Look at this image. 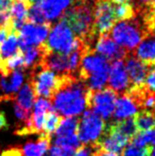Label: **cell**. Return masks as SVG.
Returning a JSON list of instances; mask_svg holds the SVG:
<instances>
[{
    "label": "cell",
    "mask_w": 155,
    "mask_h": 156,
    "mask_svg": "<svg viewBox=\"0 0 155 156\" xmlns=\"http://www.w3.org/2000/svg\"><path fill=\"white\" fill-rule=\"evenodd\" d=\"M129 139L118 131L113 124H110L106 126L103 135L97 142V146L99 149L106 151L108 153H112L115 155H119L128 144Z\"/></svg>",
    "instance_id": "30bf717a"
},
{
    "label": "cell",
    "mask_w": 155,
    "mask_h": 156,
    "mask_svg": "<svg viewBox=\"0 0 155 156\" xmlns=\"http://www.w3.org/2000/svg\"><path fill=\"white\" fill-rule=\"evenodd\" d=\"M48 149H50V152H48L50 156H73L75 152V150L72 148L55 145V144L51 146Z\"/></svg>",
    "instance_id": "f546056e"
},
{
    "label": "cell",
    "mask_w": 155,
    "mask_h": 156,
    "mask_svg": "<svg viewBox=\"0 0 155 156\" xmlns=\"http://www.w3.org/2000/svg\"><path fill=\"white\" fill-rule=\"evenodd\" d=\"M1 156H23L21 152V148L19 147H12L1 153Z\"/></svg>",
    "instance_id": "836d02e7"
},
{
    "label": "cell",
    "mask_w": 155,
    "mask_h": 156,
    "mask_svg": "<svg viewBox=\"0 0 155 156\" xmlns=\"http://www.w3.org/2000/svg\"><path fill=\"white\" fill-rule=\"evenodd\" d=\"M148 147H141L132 142L122 151V156H148Z\"/></svg>",
    "instance_id": "f1b7e54d"
},
{
    "label": "cell",
    "mask_w": 155,
    "mask_h": 156,
    "mask_svg": "<svg viewBox=\"0 0 155 156\" xmlns=\"http://www.w3.org/2000/svg\"><path fill=\"white\" fill-rule=\"evenodd\" d=\"M90 90L83 81L76 76L63 75L59 88L51 97V102L55 111L65 117L82 114L89 104Z\"/></svg>",
    "instance_id": "6da1fadb"
},
{
    "label": "cell",
    "mask_w": 155,
    "mask_h": 156,
    "mask_svg": "<svg viewBox=\"0 0 155 156\" xmlns=\"http://www.w3.org/2000/svg\"><path fill=\"white\" fill-rule=\"evenodd\" d=\"M95 52L107 60H119L125 56V50L121 48L112 38L105 34L101 35L95 44Z\"/></svg>",
    "instance_id": "4fadbf2b"
},
{
    "label": "cell",
    "mask_w": 155,
    "mask_h": 156,
    "mask_svg": "<svg viewBox=\"0 0 155 156\" xmlns=\"http://www.w3.org/2000/svg\"><path fill=\"white\" fill-rule=\"evenodd\" d=\"M108 82L110 88L116 93L125 92L126 90H129V77L125 62L122 59L114 60L112 64L109 65Z\"/></svg>",
    "instance_id": "7c38bea8"
},
{
    "label": "cell",
    "mask_w": 155,
    "mask_h": 156,
    "mask_svg": "<svg viewBox=\"0 0 155 156\" xmlns=\"http://www.w3.org/2000/svg\"><path fill=\"white\" fill-rule=\"evenodd\" d=\"M111 2H114V3H117V4H121V3H126L129 0H110Z\"/></svg>",
    "instance_id": "ab89813d"
},
{
    "label": "cell",
    "mask_w": 155,
    "mask_h": 156,
    "mask_svg": "<svg viewBox=\"0 0 155 156\" xmlns=\"http://www.w3.org/2000/svg\"><path fill=\"white\" fill-rule=\"evenodd\" d=\"M116 101L117 93L111 88L101 89L98 91L90 90L88 108H91L103 120H108L114 114Z\"/></svg>",
    "instance_id": "52a82bcc"
},
{
    "label": "cell",
    "mask_w": 155,
    "mask_h": 156,
    "mask_svg": "<svg viewBox=\"0 0 155 156\" xmlns=\"http://www.w3.org/2000/svg\"><path fill=\"white\" fill-rule=\"evenodd\" d=\"M30 3L27 0H14L10 7V14L14 31L18 33L19 29L25 21L27 22V15L30 8Z\"/></svg>",
    "instance_id": "d6986e66"
},
{
    "label": "cell",
    "mask_w": 155,
    "mask_h": 156,
    "mask_svg": "<svg viewBox=\"0 0 155 156\" xmlns=\"http://www.w3.org/2000/svg\"><path fill=\"white\" fill-rule=\"evenodd\" d=\"M107 69H109L108 60L90 48L85 51L82 56L78 72H77V77L79 80L84 82L88 76L94 73L107 70Z\"/></svg>",
    "instance_id": "8fae6325"
},
{
    "label": "cell",
    "mask_w": 155,
    "mask_h": 156,
    "mask_svg": "<svg viewBox=\"0 0 155 156\" xmlns=\"http://www.w3.org/2000/svg\"><path fill=\"white\" fill-rule=\"evenodd\" d=\"M12 0H0V10H10Z\"/></svg>",
    "instance_id": "d590c367"
},
{
    "label": "cell",
    "mask_w": 155,
    "mask_h": 156,
    "mask_svg": "<svg viewBox=\"0 0 155 156\" xmlns=\"http://www.w3.org/2000/svg\"><path fill=\"white\" fill-rule=\"evenodd\" d=\"M8 129V122L7 119L5 117V114L3 112H0V129Z\"/></svg>",
    "instance_id": "e575fe53"
},
{
    "label": "cell",
    "mask_w": 155,
    "mask_h": 156,
    "mask_svg": "<svg viewBox=\"0 0 155 156\" xmlns=\"http://www.w3.org/2000/svg\"><path fill=\"white\" fill-rule=\"evenodd\" d=\"M133 120L137 130H139L140 133L151 129L155 126V116L151 111H142L136 115Z\"/></svg>",
    "instance_id": "d4e9b609"
},
{
    "label": "cell",
    "mask_w": 155,
    "mask_h": 156,
    "mask_svg": "<svg viewBox=\"0 0 155 156\" xmlns=\"http://www.w3.org/2000/svg\"><path fill=\"white\" fill-rule=\"evenodd\" d=\"M19 51V39L18 33L13 32L7 36L5 41L0 44V58L5 60L11 55H15Z\"/></svg>",
    "instance_id": "603a6c76"
},
{
    "label": "cell",
    "mask_w": 155,
    "mask_h": 156,
    "mask_svg": "<svg viewBox=\"0 0 155 156\" xmlns=\"http://www.w3.org/2000/svg\"><path fill=\"white\" fill-rule=\"evenodd\" d=\"M112 124L118 131H120L122 134L129 139L133 137L137 133V129L133 119H128V120L119 121L116 122H112Z\"/></svg>",
    "instance_id": "484cf974"
},
{
    "label": "cell",
    "mask_w": 155,
    "mask_h": 156,
    "mask_svg": "<svg viewBox=\"0 0 155 156\" xmlns=\"http://www.w3.org/2000/svg\"><path fill=\"white\" fill-rule=\"evenodd\" d=\"M51 136L42 133L36 141L28 142L21 148L23 156H43L51 146Z\"/></svg>",
    "instance_id": "e0dca14e"
},
{
    "label": "cell",
    "mask_w": 155,
    "mask_h": 156,
    "mask_svg": "<svg viewBox=\"0 0 155 156\" xmlns=\"http://www.w3.org/2000/svg\"><path fill=\"white\" fill-rule=\"evenodd\" d=\"M138 114V103L129 94L117 98L114 109V117L118 121L132 119Z\"/></svg>",
    "instance_id": "9a60e30c"
},
{
    "label": "cell",
    "mask_w": 155,
    "mask_h": 156,
    "mask_svg": "<svg viewBox=\"0 0 155 156\" xmlns=\"http://www.w3.org/2000/svg\"><path fill=\"white\" fill-rule=\"evenodd\" d=\"M92 156H118V155L112 154V153H108V152H106V151H103V150L98 148V149H96L95 151H94Z\"/></svg>",
    "instance_id": "8d00e7d4"
},
{
    "label": "cell",
    "mask_w": 155,
    "mask_h": 156,
    "mask_svg": "<svg viewBox=\"0 0 155 156\" xmlns=\"http://www.w3.org/2000/svg\"><path fill=\"white\" fill-rule=\"evenodd\" d=\"M143 87L147 90L148 93L155 94V65H152V68L148 70L144 80Z\"/></svg>",
    "instance_id": "4dcf8cb0"
},
{
    "label": "cell",
    "mask_w": 155,
    "mask_h": 156,
    "mask_svg": "<svg viewBox=\"0 0 155 156\" xmlns=\"http://www.w3.org/2000/svg\"><path fill=\"white\" fill-rule=\"evenodd\" d=\"M95 145H83L77 148L73 156H92Z\"/></svg>",
    "instance_id": "1f68e13d"
},
{
    "label": "cell",
    "mask_w": 155,
    "mask_h": 156,
    "mask_svg": "<svg viewBox=\"0 0 155 156\" xmlns=\"http://www.w3.org/2000/svg\"><path fill=\"white\" fill-rule=\"evenodd\" d=\"M77 126H78V120L76 118H62L59 126L55 131V138L69 137L77 134Z\"/></svg>",
    "instance_id": "44dd1931"
},
{
    "label": "cell",
    "mask_w": 155,
    "mask_h": 156,
    "mask_svg": "<svg viewBox=\"0 0 155 156\" xmlns=\"http://www.w3.org/2000/svg\"><path fill=\"white\" fill-rule=\"evenodd\" d=\"M24 82V72L23 70H15L7 76H2L0 81V86L4 92L10 93L17 92Z\"/></svg>",
    "instance_id": "ffe728a7"
},
{
    "label": "cell",
    "mask_w": 155,
    "mask_h": 156,
    "mask_svg": "<svg viewBox=\"0 0 155 156\" xmlns=\"http://www.w3.org/2000/svg\"><path fill=\"white\" fill-rule=\"evenodd\" d=\"M0 60H1V58H0Z\"/></svg>",
    "instance_id": "ee69618b"
},
{
    "label": "cell",
    "mask_w": 155,
    "mask_h": 156,
    "mask_svg": "<svg viewBox=\"0 0 155 156\" xmlns=\"http://www.w3.org/2000/svg\"><path fill=\"white\" fill-rule=\"evenodd\" d=\"M27 1L30 3V5H34V4H37L38 2H40L41 0H27Z\"/></svg>",
    "instance_id": "b9f144b4"
},
{
    "label": "cell",
    "mask_w": 155,
    "mask_h": 156,
    "mask_svg": "<svg viewBox=\"0 0 155 156\" xmlns=\"http://www.w3.org/2000/svg\"><path fill=\"white\" fill-rule=\"evenodd\" d=\"M36 98L37 97L35 95V93L33 91L30 83L28 82L20 90L19 94L14 98V100H16L15 103L19 105L22 109L31 112L32 107L36 101Z\"/></svg>",
    "instance_id": "7402d4cb"
},
{
    "label": "cell",
    "mask_w": 155,
    "mask_h": 156,
    "mask_svg": "<svg viewBox=\"0 0 155 156\" xmlns=\"http://www.w3.org/2000/svg\"><path fill=\"white\" fill-rule=\"evenodd\" d=\"M138 2L144 5H155V0H138Z\"/></svg>",
    "instance_id": "f35d334b"
},
{
    "label": "cell",
    "mask_w": 155,
    "mask_h": 156,
    "mask_svg": "<svg viewBox=\"0 0 155 156\" xmlns=\"http://www.w3.org/2000/svg\"><path fill=\"white\" fill-rule=\"evenodd\" d=\"M112 39L124 50L132 51L142 41V33L136 23L129 20L115 23L111 29Z\"/></svg>",
    "instance_id": "8992f818"
},
{
    "label": "cell",
    "mask_w": 155,
    "mask_h": 156,
    "mask_svg": "<svg viewBox=\"0 0 155 156\" xmlns=\"http://www.w3.org/2000/svg\"><path fill=\"white\" fill-rule=\"evenodd\" d=\"M8 35H10L9 32L6 31V30H4V29L0 28V44H1L4 42V41H5V39L7 38Z\"/></svg>",
    "instance_id": "74e56055"
},
{
    "label": "cell",
    "mask_w": 155,
    "mask_h": 156,
    "mask_svg": "<svg viewBox=\"0 0 155 156\" xmlns=\"http://www.w3.org/2000/svg\"><path fill=\"white\" fill-rule=\"evenodd\" d=\"M125 68L128 71L132 88H143L145 77L148 72L147 64L142 62L136 57H129L125 61Z\"/></svg>",
    "instance_id": "5bb4252c"
},
{
    "label": "cell",
    "mask_w": 155,
    "mask_h": 156,
    "mask_svg": "<svg viewBox=\"0 0 155 156\" xmlns=\"http://www.w3.org/2000/svg\"><path fill=\"white\" fill-rule=\"evenodd\" d=\"M51 24L47 23L43 25H37L26 22L18 31L19 48L24 50L29 47H37L43 44L51 31Z\"/></svg>",
    "instance_id": "ba28073f"
},
{
    "label": "cell",
    "mask_w": 155,
    "mask_h": 156,
    "mask_svg": "<svg viewBox=\"0 0 155 156\" xmlns=\"http://www.w3.org/2000/svg\"><path fill=\"white\" fill-rule=\"evenodd\" d=\"M73 0H41L39 5L48 22L60 18L64 14Z\"/></svg>",
    "instance_id": "2e32d148"
},
{
    "label": "cell",
    "mask_w": 155,
    "mask_h": 156,
    "mask_svg": "<svg viewBox=\"0 0 155 156\" xmlns=\"http://www.w3.org/2000/svg\"><path fill=\"white\" fill-rule=\"evenodd\" d=\"M154 111H155V106H154Z\"/></svg>",
    "instance_id": "7bdbcfd3"
},
{
    "label": "cell",
    "mask_w": 155,
    "mask_h": 156,
    "mask_svg": "<svg viewBox=\"0 0 155 156\" xmlns=\"http://www.w3.org/2000/svg\"><path fill=\"white\" fill-rule=\"evenodd\" d=\"M148 156H155V146H153L151 149H149Z\"/></svg>",
    "instance_id": "60d3db41"
},
{
    "label": "cell",
    "mask_w": 155,
    "mask_h": 156,
    "mask_svg": "<svg viewBox=\"0 0 155 156\" xmlns=\"http://www.w3.org/2000/svg\"><path fill=\"white\" fill-rule=\"evenodd\" d=\"M134 14L132 6L129 3H121L115 7V17L119 21H126L132 18Z\"/></svg>",
    "instance_id": "83f0119b"
},
{
    "label": "cell",
    "mask_w": 155,
    "mask_h": 156,
    "mask_svg": "<svg viewBox=\"0 0 155 156\" xmlns=\"http://www.w3.org/2000/svg\"><path fill=\"white\" fill-rule=\"evenodd\" d=\"M141 135L143 137V140L146 146L148 144L155 146V129H151L147 131H143V133H141Z\"/></svg>",
    "instance_id": "d6a6232c"
},
{
    "label": "cell",
    "mask_w": 155,
    "mask_h": 156,
    "mask_svg": "<svg viewBox=\"0 0 155 156\" xmlns=\"http://www.w3.org/2000/svg\"><path fill=\"white\" fill-rule=\"evenodd\" d=\"M62 17L66 20L76 38L90 47L93 38L96 36L94 32L93 7L88 2L76 4L65 11Z\"/></svg>",
    "instance_id": "7a4b0ae2"
},
{
    "label": "cell",
    "mask_w": 155,
    "mask_h": 156,
    "mask_svg": "<svg viewBox=\"0 0 155 156\" xmlns=\"http://www.w3.org/2000/svg\"><path fill=\"white\" fill-rule=\"evenodd\" d=\"M63 80V75L55 74L50 69L42 66V64L32 69L29 83L36 97L51 99L56 90L59 88Z\"/></svg>",
    "instance_id": "277c9868"
},
{
    "label": "cell",
    "mask_w": 155,
    "mask_h": 156,
    "mask_svg": "<svg viewBox=\"0 0 155 156\" xmlns=\"http://www.w3.org/2000/svg\"><path fill=\"white\" fill-rule=\"evenodd\" d=\"M79 43L80 40L76 38L66 20L62 16L54 28H51L48 41L44 44L51 52L68 55L78 47Z\"/></svg>",
    "instance_id": "3957f363"
},
{
    "label": "cell",
    "mask_w": 155,
    "mask_h": 156,
    "mask_svg": "<svg viewBox=\"0 0 155 156\" xmlns=\"http://www.w3.org/2000/svg\"><path fill=\"white\" fill-rule=\"evenodd\" d=\"M106 124L100 116L93 110L88 109L84 112L77 126V135L80 142L84 145H96L103 135Z\"/></svg>",
    "instance_id": "5b68a950"
},
{
    "label": "cell",
    "mask_w": 155,
    "mask_h": 156,
    "mask_svg": "<svg viewBox=\"0 0 155 156\" xmlns=\"http://www.w3.org/2000/svg\"><path fill=\"white\" fill-rule=\"evenodd\" d=\"M136 58L146 64L155 63V35L147 36L136 47Z\"/></svg>",
    "instance_id": "ac0fdd59"
},
{
    "label": "cell",
    "mask_w": 155,
    "mask_h": 156,
    "mask_svg": "<svg viewBox=\"0 0 155 156\" xmlns=\"http://www.w3.org/2000/svg\"><path fill=\"white\" fill-rule=\"evenodd\" d=\"M27 22L37 24V25H43V24L50 23L47 21V19L44 17L39 3L30 6L29 11H28V15H27Z\"/></svg>",
    "instance_id": "4316f807"
},
{
    "label": "cell",
    "mask_w": 155,
    "mask_h": 156,
    "mask_svg": "<svg viewBox=\"0 0 155 156\" xmlns=\"http://www.w3.org/2000/svg\"><path fill=\"white\" fill-rule=\"evenodd\" d=\"M62 118L63 117L62 115L56 113L55 110L48 111V113H46L43 122V133L51 136V134L55 133V129L59 126Z\"/></svg>",
    "instance_id": "cb8c5ba5"
},
{
    "label": "cell",
    "mask_w": 155,
    "mask_h": 156,
    "mask_svg": "<svg viewBox=\"0 0 155 156\" xmlns=\"http://www.w3.org/2000/svg\"><path fill=\"white\" fill-rule=\"evenodd\" d=\"M94 32L96 35H105L115 25V7L110 0H97L93 8Z\"/></svg>",
    "instance_id": "9c48e42d"
}]
</instances>
